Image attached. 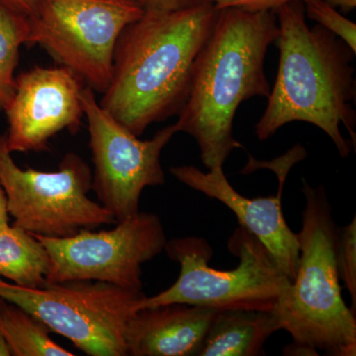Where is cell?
Returning a JSON list of instances; mask_svg holds the SVG:
<instances>
[{
	"instance_id": "obj_1",
	"label": "cell",
	"mask_w": 356,
	"mask_h": 356,
	"mask_svg": "<svg viewBox=\"0 0 356 356\" xmlns=\"http://www.w3.org/2000/svg\"><path fill=\"white\" fill-rule=\"evenodd\" d=\"M218 11L203 0L175 10H145L117 41L100 106L138 137L178 114Z\"/></svg>"
},
{
	"instance_id": "obj_2",
	"label": "cell",
	"mask_w": 356,
	"mask_h": 356,
	"mask_svg": "<svg viewBox=\"0 0 356 356\" xmlns=\"http://www.w3.org/2000/svg\"><path fill=\"white\" fill-rule=\"evenodd\" d=\"M280 34L273 11L235 7L218 11L209 37L194 65L188 95L178 112V132L197 142L208 170L222 168L243 145L234 138L236 110L245 100L268 97L264 62Z\"/></svg>"
},
{
	"instance_id": "obj_3",
	"label": "cell",
	"mask_w": 356,
	"mask_h": 356,
	"mask_svg": "<svg viewBox=\"0 0 356 356\" xmlns=\"http://www.w3.org/2000/svg\"><path fill=\"white\" fill-rule=\"evenodd\" d=\"M275 14L280 64L255 136L268 140L286 124L306 122L324 131L341 156L348 158L350 147L341 125L355 149V51L323 26L309 27L303 2H290Z\"/></svg>"
},
{
	"instance_id": "obj_4",
	"label": "cell",
	"mask_w": 356,
	"mask_h": 356,
	"mask_svg": "<svg viewBox=\"0 0 356 356\" xmlns=\"http://www.w3.org/2000/svg\"><path fill=\"white\" fill-rule=\"evenodd\" d=\"M305 208L295 280L273 312L292 337L287 355H356L355 311L341 295L337 264V229L324 187L303 179Z\"/></svg>"
},
{
	"instance_id": "obj_5",
	"label": "cell",
	"mask_w": 356,
	"mask_h": 356,
	"mask_svg": "<svg viewBox=\"0 0 356 356\" xmlns=\"http://www.w3.org/2000/svg\"><path fill=\"white\" fill-rule=\"evenodd\" d=\"M229 252L238 259L232 270L209 266L213 250L199 236L173 238L165 250L178 262L180 273L168 289L154 296L145 295L138 310L165 304L182 303L218 311H273L281 294L290 284L267 248L248 229L240 226L228 242Z\"/></svg>"
},
{
	"instance_id": "obj_6",
	"label": "cell",
	"mask_w": 356,
	"mask_h": 356,
	"mask_svg": "<svg viewBox=\"0 0 356 356\" xmlns=\"http://www.w3.org/2000/svg\"><path fill=\"white\" fill-rule=\"evenodd\" d=\"M144 296L100 281L29 288L0 280V298L29 312L90 356H128L126 330Z\"/></svg>"
},
{
	"instance_id": "obj_7",
	"label": "cell",
	"mask_w": 356,
	"mask_h": 356,
	"mask_svg": "<svg viewBox=\"0 0 356 356\" xmlns=\"http://www.w3.org/2000/svg\"><path fill=\"white\" fill-rule=\"evenodd\" d=\"M145 9L135 0H38L27 46L38 44L95 92L111 81L115 47Z\"/></svg>"
},
{
	"instance_id": "obj_8",
	"label": "cell",
	"mask_w": 356,
	"mask_h": 356,
	"mask_svg": "<svg viewBox=\"0 0 356 356\" xmlns=\"http://www.w3.org/2000/svg\"><path fill=\"white\" fill-rule=\"evenodd\" d=\"M0 184L13 225L32 235L69 238L116 224L109 211L88 197L92 172L79 154H67L56 172L22 170L0 135Z\"/></svg>"
},
{
	"instance_id": "obj_9",
	"label": "cell",
	"mask_w": 356,
	"mask_h": 356,
	"mask_svg": "<svg viewBox=\"0 0 356 356\" xmlns=\"http://www.w3.org/2000/svg\"><path fill=\"white\" fill-rule=\"evenodd\" d=\"M81 102L95 165L92 191L98 203L117 222L123 221L140 212L145 188L165 184L161 156L178 133L177 124L158 131L151 140H142L100 106L95 91L88 86Z\"/></svg>"
},
{
	"instance_id": "obj_10",
	"label": "cell",
	"mask_w": 356,
	"mask_h": 356,
	"mask_svg": "<svg viewBox=\"0 0 356 356\" xmlns=\"http://www.w3.org/2000/svg\"><path fill=\"white\" fill-rule=\"evenodd\" d=\"M89 229L69 238L33 235L50 257L48 283L88 280L143 292V264L165 250L161 218L139 212L108 231Z\"/></svg>"
},
{
	"instance_id": "obj_11",
	"label": "cell",
	"mask_w": 356,
	"mask_h": 356,
	"mask_svg": "<svg viewBox=\"0 0 356 356\" xmlns=\"http://www.w3.org/2000/svg\"><path fill=\"white\" fill-rule=\"evenodd\" d=\"M83 83L67 67H41L16 76V90L6 115L7 147L11 154L44 152L62 131L74 135L84 117Z\"/></svg>"
},
{
	"instance_id": "obj_12",
	"label": "cell",
	"mask_w": 356,
	"mask_h": 356,
	"mask_svg": "<svg viewBox=\"0 0 356 356\" xmlns=\"http://www.w3.org/2000/svg\"><path fill=\"white\" fill-rule=\"evenodd\" d=\"M287 172L280 175L277 195L250 199L232 186L222 168L208 172L193 165L170 168V173L178 181L227 206L238 218L240 226L248 229L267 248L292 282L298 269L300 245L298 235L289 228L283 215L282 189Z\"/></svg>"
},
{
	"instance_id": "obj_13",
	"label": "cell",
	"mask_w": 356,
	"mask_h": 356,
	"mask_svg": "<svg viewBox=\"0 0 356 356\" xmlns=\"http://www.w3.org/2000/svg\"><path fill=\"white\" fill-rule=\"evenodd\" d=\"M218 310L172 303L140 309L126 330L128 356H198Z\"/></svg>"
},
{
	"instance_id": "obj_14",
	"label": "cell",
	"mask_w": 356,
	"mask_h": 356,
	"mask_svg": "<svg viewBox=\"0 0 356 356\" xmlns=\"http://www.w3.org/2000/svg\"><path fill=\"white\" fill-rule=\"evenodd\" d=\"M273 311H218L198 356H257L274 332L280 331Z\"/></svg>"
},
{
	"instance_id": "obj_15",
	"label": "cell",
	"mask_w": 356,
	"mask_h": 356,
	"mask_svg": "<svg viewBox=\"0 0 356 356\" xmlns=\"http://www.w3.org/2000/svg\"><path fill=\"white\" fill-rule=\"evenodd\" d=\"M50 257L43 243L15 225L0 229V277L18 286L47 284Z\"/></svg>"
},
{
	"instance_id": "obj_16",
	"label": "cell",
	"mask_w": 356,
	"mask_h": 356,
	"mask_svg": "<svg viewBox=\"0 0 356 356\" xmlns=\"http://www.w3.org/2000/svg\"><path fill=\"white\" fill-rule=\"evenodd\" d=\"M0 331L11 356H74L50 337V329L21 307L0 298Z\"/></svg>"
},
{
	"instance_id": "obj_17",
	"label": "cell",
	"mask_w": 356,
	"mask_h": 356,
	"mask_svg": "<svg viewBox=\"0 0 356 356\" xmlns=\"http://www.w3.org/2000/svg\"><path fill=\"white\" fill-rule=\"evenodd\" d=\"M28 34V17L0 6V114L4 113L15 93V70Z\"/></svg>"
},
{
	"instance_id": "obj_18",
	"label": "cell",
	"mask_w": 356,
	"mask_h": 356,
	"mask_svg": "<svg viewBox=\"0 0 356 356\" xmlns=\"http://www.w3.org/2000/svg\"><path fill=\"white\" fill-rule=\"evenodd\" d=\"M337 264L339 280L343 281L351 297V309L356 308V218L337 229Z\"/></svg>"
},
{
	"instance_id": "obj_19",
	"label": "cell",
	"mask_w": 356,
	"mask_h": 356,
	"mask_svg": "<svg viewBox=\"0 0 356 356\" xmlns=\"http://www.w3.org/2000/svg\"><path fill=\"white\" fill-rule=\"evenodd\" d=\"M307 17L315 20L327 31L346 42L356 53V24L341 15L325 0H308L305 2Z\"/></svg>"
},
{
	"instance_id": "obj_20",
	"label": "cell",
	"mask_w": 356,
	"mask_h": 356,
	"mask_svg": "<svg viewBox=\"0 0 356 356\" xmlns=\"http://www.w3.org/2000/svg\"><path fill=\"white\" fill-rule=\"evenodd\" d=\"M214 4L217 10L235 7L243 9L250 13H259V11H273L275 13L280 7L290 3V2H304L308 0H203Z\"/></svg>"
},
{
	"instance_id": "obj_21",
	"label": "cell",
	"mask_w": 356,
	"mask_h": 356,
	"mask_svg": "<svg viewBox=\"0 0 356 356\" xmlns=\"http://www.w3.org/2000/svg\"><path fill=\"white\" fill-rule=\"evenodd\" d=\"M145 10L170 11L192 6L200 0H135Z\"/></svg>"
},
{
	"instance_id": "obj_22",
	"label": "cell",
	"mask_w": 356,
	"mask_h": 356,
	"mask_svg": "<svg viewBox=\"0 0 356 356\" xmlns=\"http://www.w3.org/2000/svg\"><path fill=\"white\" fill-rule=\"evenodd\" d=\"M38 0H0V6L19 15L29 17L34 13Z\"/></svg>"
},
{
	"instance_id": "obj_23",
	"label": "cell",
	"mask_w": 356,
	"mask_h": 356,
	"mask_svg": "<svg viewBox=\"0 0 356 356\" xmlns=\"http://www.w3.org/2000/svg\"><path fill=\"white\" fill-rule=\"evenodd\" d=\"M9 213L7 210V196L3 187L0 184V229L9 225Z\"/></svg>"
},
{
	"instance_id": "obj_24",
	"label": "cell",
	"mask_w": 356,
	"mask_h": 356,
	"mask_svg": "<svg viewBox=\"0 0 356 356\" xmlns=\"http://www.w3.org/2000/svg\"><path fill=\"white\" fill-rule=\"evenodd\" d=\"M334 7H339L343 13H350L356 6V0H325Z\"/></svg>"
},
{
	"instance_id": "obj_25",
	"label": "cell",
	"mask_w": 356,
	"mask_h": 356,
	"mask_svg": "<svg viewBox=\"0 0 356 356\" xmlns=\"http://www.w3.org/2000/svg\"><path fill=\"white\" fill-rule=\"evenodd\" d=\"M0 356H11L10 351H9L8 346H7L6 341H4L1 331H0Z\"/></svg>"
}]
</instances>
